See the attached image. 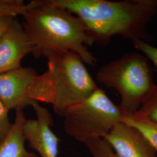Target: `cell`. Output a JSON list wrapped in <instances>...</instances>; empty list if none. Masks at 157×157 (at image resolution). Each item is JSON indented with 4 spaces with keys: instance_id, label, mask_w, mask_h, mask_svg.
Here are the masks:
<instances>
[{
    "instance_id": "52a82bcc",
    "label": "cell",
    "mask_w": 157,
    "mask_h": 157,
    "mask_svg": "<svg viewBox=\"0 0 157 157\" xmlns=\"http://www.w3.org/2000/svg\"><path fill=\"white\" fill-rule=\"evenodd\" d=\"M103 139L119 157H157V150L146 136L122 121Z\"/></svg>"
},
{
    "instance_id": "5bb4252c",
    "label": "cell",
    "mask_w": 157,
    "mask_h": 157,
    "mask_svg": "<svg viewBox=\"0 0 157 157\" xmlns=\"http://www.w3.org/2000/svg\"><path fill=\"white\" fill-rule=\"evenodd\" d=\"M84 144L93 157H119L103 139L88 141Z\"/></svg>"
},
{
    "instance_id": "277c9868",
    "label": "cell",
    "mask_w": 157,
    "mask_h": 157,
    "mask_svg": "<svg viewBox=\"0 0 157 157\" xmlns=\"http://www.w3.org/2000/svg\"><path fill=\"white\" fill-rule=\"evenodd\" d=\"M96 78L105 87L117 90L121 97L119 106L124 117L139 110L155 84L147 59L137 52L126 54L102 66Z\"/></svg>"
},
{
    "instance_id": "6da1fadb",
    "label": "cell",
    "mask_w": 157,
    "mask_h": 157,
    "mask_svg": "<svg viewBox=\"0 0 157 157\" xmlns=\"http://www.w3.org/2000/svg\"><path fill=\"white\" fill-rule=\"evenodd\" d=\"M78 17L94 42L106 45L114 36L147 41V26L157 15V0H45Z\"/></svg>"
},
{
    "instance_id": "8992f818",
    "label": "cell",
    "mask_w": 157,
    "mask_h": 157,
    "mask_svg": "<svg viewBox=\"0 0 157 157\" xmlns=\"http://www.w3.org/2000/svg\"><path fill=\"white\" fill-rule=\"evenodd\" d=\"M31 106L36 115V119H26L23 130L26 141L31 148L41 157H57L59 139L51 129L53 120L50 112L34 101Z\"/></svg>"
},
{
    "instance_id": "8fae6325",
    "label": "cell",
    "mask_w": 157,
    "mask_h": 157,
    "mask_svg": "<svg viewBox=\"0 0 157 157\" xmlns=\"http://www.w3.org/2000/svg\"><path fill=\"white\" fill-rule=\"evenodd\" d=\"M122 121L140 130L157 151V124L135 114L124 116Z\"/></svg>"
},
{
    "instance_id": "9c48e42d",
    "label": "cell",
    "mask_w": 157,
    "mask_h": 157,
    "mask_svg": "<svg viewBox=\"0 0 157 157\" xmlns=\"http://www.w3.org/2000/svg\"><path fill=\"white\" fill-rule=\"evenodd\" d=\"M33 51V44L16 17L0 40V73L21 67L23 58Z\"/></svg>"
},
{
    "instance_id": "5b68a950",
    "label": "cell",
    "mask_w": 157,
    "mask_h": 157,
    "mask_svg": "<svg viewBox=\"0 0 157 157\" xmlns=\"http://www.w3.org/2000/svg\"><path fill=\"white\" fill-rule=\"evenodd\" d=\"M63 117L65 132L84 144L104 139L122 120L124 114L119 106L98 87L85 100L68 109Z\"/></svg>"
},
{
    "instance_id": "4fadbf2b",
    "label": "cell",
    "mask_w": 157,
    "mask_h": 157,
    "mask_svg": "<svg viewBox=\"0 0 157 157\" xmlns=\"http://www.w3.org/2000/svg\"><path fill=\"white\" fill-rule=\"evenodd\" d=\"M29 7L23 0H0V17L24 16Z\"/></svg>"
},
{
    "instance_id": "ba28073f",
    "label": "cell",
    "mask_w": 157,
    "mask_h": 157,
    "mask_svg": "<svg viewBox=\"0 0 157 157\" xmlns=\"http://www.w3.org/2000/svg\"><path fill=\"white\" fill-rule=\"evenodd\" d=\"M37 75L33 68L23 67L0 73V101L9 110L31 106L34 101L27 95Z\"/></svg>"
},
{
    "instance_id": "e0dca14e",
    "label": "cell",
    "mask_w": 157,
    "mask_h": 157,
    "mask_svg": "<svg viewBox=\"0 0 157 157\" xmlns=\"http://www.w3.org/2000/svg\"><path fill=\"white\" fill-rule=\"evenodd\" d=\"M15 18L11 16L0 17V40L10 28Z\"/></svg>"
},
{
    "instance_id": "30bf717a",
    "label": "cell",
    "mask_w": 157,
    "mask_h": 157,
    "mask_svg": "<svg viewBox=\"0 0 157 157\" xmlns=\"http://www.w3.org/2000/svg\"><path fill=\"white\" fill-rule=\"evenodd\" d=\"M15 111V119L11 128L6 137L0 141V157H39L26 150L23 127L27 119L23 109Z\"/></svg>"
},
{
    "instance_id": "7a4b0ae2",
    "label": "cell",
    "mask_w": 157,
    "mask_h": 157,
    "mask_svg": "<svg viewBox=\"0 0 157 157\" xmlns=\"http://www.w3.org/2000/svg\"><path fill=\"white\" fill-rule=\"evenodd\" d=\"M29 4L22 24L33 45L34 58H39L51 51H69L80 56L84 63L95 65L96 58L87 49L94 42L78 17L45 0H32Z\"/></svg>"
},
{
    "instance_id": "2e32d148",
    "label": "cell",
    "mask_w": 157,
    "mask_h": 157,
    "mask_svg": "<svg viewBox=\"0 0 157 157\" xmlns=\"http://www.w3.org/2000/svg\"><path fill=\"white\" fill-rule=\"evenodd\" d=\"M9 109L0 101V141L6 137L11 128L9 118Z\"/></svg>"
},
{
    "instance_id": "7c38bea8",
    "label": "cell",
    "mask_w": 157,
    "mask_h": 157,
    "mask_svg": "<svg viewBox=\"0 0 157 157\" xmlns=\"http://www.w3.org/2000/svg\"><path fill=\"white\" fill-rule=\"evenodd\" d=\"M133 114L157 124V84H154L140 108Z\"/></svg>"
},
{
    "instance_id": "3957f363",
    "label": "cell",
    "mask_w": 157,
    "mask_h": 157,
    "mask_svg": "<svg viewBox=\"0 0 157 157\" xmlns=\"http://www.w3.org/2000/svg\"><path fill=\"white\" fill-rule=\"evenodd\" d=\"M48 69L37 75L28 92L32 101L52 104L63 117L71 107L87 98L98 87L80 56L69 51H51L44 56Z\"/></svg>"
},
{
    "instance_id": "9a60e30c",
    "label": "cell",
    "mask_w": 157,
    "mask_h": 157,
    "mask_svg": "<svg viewBox=\"0 0 157 157\" xmlns=\"http://www.w3.org/2000/svg\"><path fill=\"white\" fill-rule=\"evenodd\" d=\"M132 43L136 49L140 51L146 58L150 59L154 64L157 69V47L141 40H136Z\"/></svg>"
}]
</instances>
